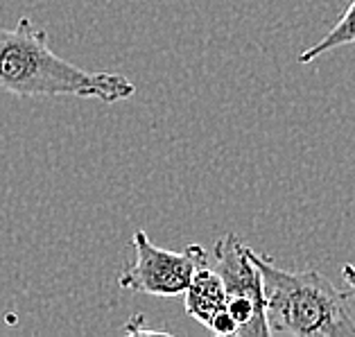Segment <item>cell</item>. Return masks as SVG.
Instances as JSON below:
<instances>
[{"instance_id":"cell-4","label":"cell","mask_w":355,"mask_h":337,"mask_svg":"<svg viewBox=\"0 0 355 337\" xmlns=\"http://www.w3.org/2000/svg\"><path fill=\"white\" fill-rule=\"evenodd\" d=\"M215 265H211L224 285L227 310L236 322L238 337H267L270 326L265 317V292L263 276L247 256V245L227 233L213 247Z\"/></svg>"},{"instance_id":"cell-1","label":"cell","mask_w":355,"mask_h":337,"mask_svg":"<svg viewBox=\"0 0 355 337\" xmlns=\"http://www.w3.org/2000/svg\"><path fill=\"white\" fill-rule=\"evenodd\" d=\"M0 89L16 98H80L105 105L125 102L136 93L127 75L86 71L59 57L46 30L23 19L0 28Z\"/></svg>"},{"instance_id":"cell-5","label":"cell","mask_w":355,"mask_h":337,"mask_svg":"<svg viewBox=\"0 0 355 337\" xmlns=\"http://www.w3.org/2000/svg\"><path fill=\"white\" fill-rule=\"evenodd\" d=\"M184 304L188 317L209 328L220 337L236 335V322L227 310V295L218 272L211 265H202L193 274L184 292Z\"/></svg>"},{"instance_id":"cell-2","label":"cell","mask_w":355,"mask_h":337,"mask_svg":"<svg viewBox=\"0 0 355 337\" xmlns=\"http://www.w3.org/2000/svg\"><path fill=\"white\" fill-rule=\"evenodd\" d=\"M247 256L263 276L265 317L270 333L294 337H355L349 295L308 267L283 270L270 256L247 247Z\"/></svg>"},{"instance_id":"cell-3","label":"cell","mask_w":355,"mask_h":337,"mask_svg":"<svg viewBox=\"0 0 355 337\" xmlns=\"http://www.w3.org/2000/svg\"><path fill=\"white\" fill-rule=\"evenodd\" d=\"M132 247L134 261L118 276V285L129 292L161 299L184 295L193 274L211 261L202 245H188L181 252H170L154 245L141 229L132 236Z\"/></svg>"},{"instance_id":"cell-6","label":"cell","mask_w":355,"mask_h":337,"mask_svg":"<svg viewBox=\"0 0 355 337\" xmlns=\"http://www.w3.org/2000/svg\"><path fill=\"white\" fill-rule=\"evenodd\" d=\"M351 43H355V0L346 7L344 14L340 16V21L328 30L326 37L319 43H315V46L303 50L297 59H299V64H313L315 59H319L322 55L331 53L335 48L351 46Z\"/></svg>"},{"instance_id":"cell-7","label":"cell","mask_w":355,"mask_h":337,"mask_svg":"<svg viewBox=\"0 0 355 337\" xmlns=\"http://www.w3.org/2000/svg\"><path fill=\"white\" fill-rule=\"evenodd\" d=\"M125 333H129V335H136V333L154 335L157 331H154V328H145V317H143V315H134V317L125 324Z\"/></svg>"},{"instance_id":"cell-8","label":"cell","mask_w":355,"mask_h":337,"mask_svg":"<svg viewBox=\"0 0 355 337\" xmlns=\"http://www.w3.org/2000/svg\"><path fill=\"white\" fill-rule=\"evenodd\" d=\"M342 279H344V283L349 285V290L355 295V265H344L342 267Z\"/></svg>"}]
</instances>
